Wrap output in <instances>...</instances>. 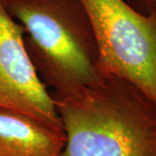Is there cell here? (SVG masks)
<instances>
[{
    "instance_id": "cell-6",
    "label": "cell",
    "mask_w": 156,
    "mask_h": 156,
    "mask_svg": "<svg viewBox=\"0 0 156 156\" xmlns=\"http://www.w3.org/2000/svg\"><path fill=\"white\" fill-rule=\"evenodd\" d=\"M126 2L135 11L145 15L156 11V0H126Z\"/></svg>"
},
{
    "instance_id": "cell-3",
    "label": "cell",
    "mask_w": 156,
    "mask_h": 156,
    "mask_svg": "<svg viewBox=\"0 0 156 156\" xmlns=\"http://www.w3.org/2000/svg\"><path fill=\"white\" fill-rule=\"evenodd\" d=\"M89 14L104 73L134 84L156 104V11L145 15L126 0H81Z\"/></svg>"
},
{
    "instance_id": "cell-1",
    "label": "cell",
    "mask_w": 156,
    "mask_h": 156,
    "mask_svg": "<svg viewBox=\"0 0 156 156\" xmlns=\"http://www.w3.org/2000/svg\"><path fill=\"white\" fill-rule=\"evenodd\" d=\"M51 95L66 134L62 156H156V104L127 80L105 73Z\"/></svg>"
},
{
    "instance_id": "cell-4",
    "label": "cell",
    "mask_w": 156,
    "mask_h": 156,
    "mask_svg": "<svg viewBox=\"0 0 156 156\" xmlns=\"http://www.w3.org/2000/svg\"><path fill=\"white\" fill-rule=\"evenodd\" d=\"M0 108L62 128L55 101L28 55L24 30L0 0Z\"/></svg>"
},
{
    "instance_id": "cell-2",
    "label": "cell",
    "mask_w": 156,
    "mask_h": 156,
    "mask_svg": "<svg viewBox=\"0 0 156 156\" xmlns=\"http://www.w3.org/2000/svg\"><path fill=\"white\" fill-rule=\"evenodd\" d=\"M24 30V44L51 95L96 83L104 72L89 14L81 0H2Z\"/></svg>"
},
{
    "instance_id": "cell-5",
    "label": "cell",
    "mask_w": 156,
    "mask_h": 156,
    "mask_svg": "<svg viewBox=\"0 0 156 156\" xmlns=\"http://www.w3.org/2000/svg\"><path fill=\"white\" fill-rule=\"evenodd\" d=\"M65 143L62 128L0 108V156H62Z\"/></svg>"
}]
</instances>
